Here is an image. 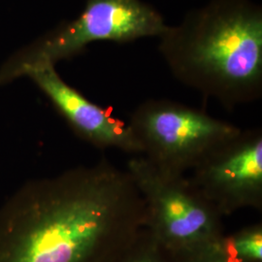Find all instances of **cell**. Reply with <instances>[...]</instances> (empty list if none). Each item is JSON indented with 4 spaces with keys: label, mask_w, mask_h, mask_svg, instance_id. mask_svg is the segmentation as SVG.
Returning <instances> with one entry per match:
<instances>
[{
    "label": "cell",
    "mask_w": 262,
    "mask_h": 262,
    "mask_svg": "<svg viewBox=\"0 0 262 262\" xmlns=\"http://www.w3.org/2000/svg\"><path fill=\"white\" fill-rule=\"evenodd\" d=\"M145 225L130 175L102 159L10 197L0 209V262H109Z\"/></svg>",
    "instance_id": "6da1fadb"
},
{
    "label": "cell",
    "mask_w": 262,
    "mask_h": 262,
    "mask_svg": "<svg viewBox=\"0 0 262 262\" xmlns=\"http://www.w3.org/2000/svg\"><path fill=\"white\" fill-rule=\"evenodd\" d=\"M158 39L179 82L225 109L261 98L262 7L253 0H210Z\"/></svg>",
    "instance_id": "7a4b0ae2"
},
{
    "label": "cell",
    "mask_w": 262,
    "mask_h": 262,
    "mask_svg": "<svg viewBox=\"0 0 262 262\" xmlns=\"http://www.w3.org/2000/svg\"><path fill=\"white\" fill-rule=\"evenodd\" d=\"M167 27L163 16L144 0H86L78 18L9 58L0 68V85L27 75L34 67L56 66L81 54L91 43L159 38Z\"/></svg>",
    "instance_id": "3957f363"
},
{
    "label": "cell",
    "mask_w": 262,
    "mask_h": 262,
    "mask_svg": "<svg viewBox=\"0 0 262 262\" xmlns=\"http://www.w3.org/2000/svg\"><path fill=\"white\" fill-rule=\"evenodd\" d=\"M126 171L144 201L145 228L167 253L190 252L224 235V217L186 175L159 168L143 156L129 159Z\"/></svg>",
    "instance_id": "277c9868"
},
{
    "label": "cell",
    "mask_w": 262,
    "mask_h": 262,
    "mask_svg": "<svg viewBox=\"0 0 262 262\" xmlns=\"http://www.w3.org/2000/svg\"><path fill=\"white\" fill-rule=\"evenodd\" d=\"M128 124L142 156L159 168L185 175L242 128L206 112L169 99L146 100Z\"/></svg>",
    "instance_id": "5b68a950"
},
{
    "label": "cell",
    "mask_w": 262,
    "mask_h": 262,
    "mask_svg": "<svg viewBox=\"0 0 262 262\" xmlns=\"http://www.w3.org/2000/svg\"><path fill=\"white\" fill-rule=\"evenodd\" d=\"M188 177L223 217L262 211V131L242 129L192 169Z\"/></svg>",
    "instance_id": "8992f818"
},
{
    "label": "cell",
    "mask_w": 262,
    "mask_h": 262,
    "mask_svg": "<svg viewBox=\"0 0 262 262\" xmlns=\"http://www.w3.org/2000/svg\"><path fill=\"white\" fill-rule=\"evenodd\" d=\"M30 78L45 94L71 129L97 149H116L142 156L140 142L128 122L113 116L108 109L89 100L58 75L54 66H37L29 70Z\"/></svg>",
    "instance_id": "52a82bcc"
},
{
    "label": "cell",
    "mask_w": 262,
    "mask_h": 262,
    "mask_svg": "<svg viewBox=\"0 0 262 262\" xmlns=\"http://www.w3.org/2000/svg\"><path fill=\"white\" fill-rule=\"evenodd\" d=\"M221 249L238 262H262V225H249L217 239Z\"/></svg>",
    "instance_id": "ba28073f"
},
{
    "label": "cell",
    "mask_w": 262,
    "mask_h": 262,
    "mask_svg": "<svg viewBox=\"0 0 262 262\" xmlns=\"http://www.w3.org/2000/svg\"><path fill=\"white\" fill-rule=\"evenodd\" d=\"M109 262H173L171 255L144 227Z\"/></svg>",
    "instance_id": "9c48e42d"
},
{
    "label": "cell",
    "mask_w": 262,
    "mask_h": 262,
    "mask_svg": "<svg viewBox=\"0 0 262 262\" xmlns=\"http://www.w3.org/2000/svg\"><path fill=\"white\" fill-rule=\"evenodd\" d=\"M217 239L190 252L169 254L173 262H238L228 256L221 249Z\"/></svg>",
    "instance_id": "30bf717a"
}]
</instances>
